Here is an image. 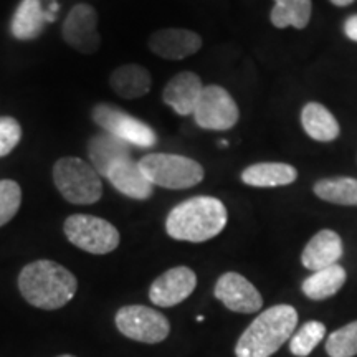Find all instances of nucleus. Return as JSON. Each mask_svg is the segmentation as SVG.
Returning a JSON list of instances; mask_svg holds the SVG:
<instances>
[{
	"mask_svg": "<svg viewBox=\"0 0 357 357\" xmlns=\"http://www.w3.org/2000/svg\"><path fill=\"white\" fill-rule=\"evenodd\" d=\"M17 283L24 300L45 311L66 306L78 291L77 276L53 260H37L25 265Z\"/></svg>",
	"mask_w": 357,
	"mask_h": 357,
	"instance_id": "f257e3e1",
	"label": "nucleus"
},
{
	"mask_svg": "<svg viewBox=\"0 0 357 357\" xmlns=\"http://www.w3.org/2000/svg\"><path fill=\"white\" fill-rule=\"evenodd\" d=\"M229 213L222 200L208 195L192 197L169 212L167 235L178 242L202 243L225 229Z\"/></svg>",
	"mask_w": 357,
	"mask_h": 357,
	"instance_id": "f03ea898",
	"label": "nucleus"
},
{
	"mask_svg": "<svg viewBox=\"0 0 357 357\" xmlns=\"http://www.w3.org/2000/svg\"><path fill=\"white\" fill-rule=\"evenodd\" d=\"M298 326V311L289 305L268 307L245 329L235 346L236 357H271L289 341Z\"/></svg>",
	"mask_w": 357,
	"mask_h": 357,
	"instance_id": "7ed1b4c3",
	"label": "nucleus"
},
{
	"mask_svg": "<svg viewBox=\"0 0 357 357\" xmlns=\"http://www.w3.org/2000/svg\"><path fill=\"white\" fill-rule=\"evenodd\" d=\"M137 164L151 184L171 190L190 189L200 184L205 176L197 160L178 154H147Z\"/></svg>",
	"mask_w": 357,
	"mask_h": 357,
	"instance_id": "20e7f679",
	"label": "nucleus"
},
{
	"mask_svg": "<svg viewBox=\"0 0 357 357\" xmlns=\"http://www.w3.org/2000/svg\"><path fill=\"white\" fill-rule=\"evenodd\" d=\"M53 182L65 200L75 205L96 204L102 195L101 176L79 158H61L53 166Z\"/></svg>",
	"mask_w": 357,
	"mask_h": 357,
	"instance_id": "39448f33",
	"label": "nucleus"
},
{
	"mask_svg": "<svg viewBox=\"0 0 357 357\" xmlns=\"http://www.w3.org/2000/svg\"><path fill=\"white\" fill-rule=\"evenodd\" d=\"M63 231L70 243L91 255H108L121 242V235L113 223L86 213L70 215L63 223Z\"/></svg>",
	"mask_w": 357,
	"mask_h": 357,
	"instance_id": "423d86ee",
	"label": "nucleus"
},
{
	"mask_svg": "<svg viewBox=\"0 0 357 357\" xmlns=\"http://www.w3.org/2000/svg\"><path fill=\"white\" fill-rule=\"evenodd\" d=\"M114 323L123 336L144 344L162 342L171 333V323L162 312L142 305L119 307L114 316Z\"/></svg>",
	"mask_w": 357,
	"mask_h": 357,
	"instance_id": "0eeeda50",
	"label": "nucleus"
},
{
	"mask_svg": "<svg viewBox=\"0 0 357 357\" xmlns=\"http://www.w3.org/2000/svg\"><path fill=\"white\" fill-rule=\"evenodd\" d=\"M192 116L197 126L207 131H229L238 123L240 111L225 88L211 84L204 86Z\"/></svg>",
	"mask_w": 357,
	"mask_h": 357,
	"instance_id": "6e6552de",
	"label": "nucleus"
},
{
	"mask_svg": "<svg viewBox=\"0 0 357 357\" xmlns=\"http://www.w3.org/2000/svg\"><path fill=\"white\" fill-rule=\"evenodd\" d=\"M91 118L102 131L113 134L129 146L153 147L158 142V134L153 128L111 105H96L91 111Z\"/></svg>",
	"mask_w": 357,
	"mask_h": 357,
	"instance_id": "1a4fd4ad",
	"label": "nucleus"
},
{
	"mask_svg": "<svg viewBox=\"0 0 357 357\" xmlns=\"http://www.w3.org/2000/svg\"><path fill=\"white\" fill-rule=\"evenodd\" d=\"M63 40L73 50L83 55H93L100 50L101 35L98 32V12L89 3H78L66 15Z\"/></svg>",
	"mask_w": 357,
	"mask_h": 357,
	"instance_id": "9d476101",
	"label": "nucleus"
},
{
	"mask_svg": "<svg viewBox=\"0 0 357 357\" xmlns=\"http://www.w3.org/2000/svg\"><path fill=\"white\" fill-rule=\"evenodd\" d=\"M213 294L227 310L242 314L258 312L263 306V298L243 275L229 271L217 280Z\"/></svg>",
	"mask_w": 357,
	"mask_h": 357,
	"instance_id": "9b49d317",
	"label": "nucleus"
},
{
	"mask_svg": "<svg viewBox=\"0 0 357 357\" xmlns=\"http://www.w3.org/2000/svg\"><path fill=\"white\" fill-rule=\"evenodd\" d=\"M197 288V275L189 266H176L158 276L149 288V300L159 307L181 305Z\"/></svg>",
	"mask_w": 357,
	"mask_h": 357,
	"instance_id": "f8f14e48",
	"label": "nucleus"
},
{
	"mask_svg": "<svg viewBox=\"0 0 357 357\" xmlns=\"http://www.w3.org/2000/svg\"><path fill=\"white\" fill-rule=\"evenodd\" d=\"M149 50L164 60H184L202 48L199 33L185 29H162L151 35Z\"/></svg>",
	"mask_w": 357,
	"mask_h": 357,
	"instance_id": "ddd939ff",
	"label": "nucleus"
},
{
	"mask_svg": "<svg viewBox=\"0 0 357 357\" xmlns=\"http://www.w3.org/2000/svg\"><path fill=\"white\" fill-rule=\"evenodd\" d=\"M202 89V79L192 71H181L167 82L162 91V100L178 116H190L194 114Z\"/></svg>",
	"mask_w": 357,
	"mask_h": 357,
	"instance_id": "4468645a",
	"label": "nucleus"
},
{
	"mask_svg": "<svg viewBox=\"0 0 357 357\" xmlns=\"http://www.w3.org/2000/svg\"><path fill=\"white\" fill-rule=\"evenodd\" d=\"M105 177L108 178L116 190L121 192L126 197L146 200L153 195L154 185L142 174L139 164L134 162L131 158H124L114 162Z\"/></svg>",
	"mask_w": 357,
	"mask_h": 357,
	"instance_id": "2eb2a0df",
	"label": "nucleus"
},
{
	"mask_svg": "<svg viewBox=\"0 0 357 357\" xmlns=\"http://www.w3.org/2000/svg\"><path fill=\"white\" fill-rule=\"evenodd\" d=\"M344 253L341 236L334 230H321L307 242L303 250L301 263L311 271H319L336 265Z\"/></svg>",
	"mask_w": 357,
	"mask_h": 357,
	"instance_id": "dca6fc26",
	"label": "nucleus"
},
{
	"mask_svg": "<svg viewBox=\"0 0 357 357\" xmlns=\"http://www.w3.org/2000/svg\"><path fill=\"white\" fill-rule=\"evenodd\" d=\"M53 20H55V15L45 10L40 0H22L12 17V35L24 42L33 40L42 33L43 26Z\"/></svg>",
	"mask_w": 357,
	"mask_h": 357,
	"instance_id": "f3484780",
	"label": "nucleus"
},
{
	"mask_svg": "<svg viewBox=\"0 0 357 357\" xmlns=\"http://www.w3.org/2000/svg\"><path fill=\"white\" fill-rule=\"evenodd\" d=\"M109 86L119 98L137 100L146 96L153 86V78L144 66L128 63L118 66L109 77Z\"/></svg>",
	"mask_w": 357,
	"mask_h": 357,
	"instance_id": "a211bd4d",
	"label": "nucleus"
},
{
	"mask_svg": "<svg viewBox=\"0 0 357 357\" xmlns=\"http://www.w3.org/2000/svg\"><path fill=\"white\" fill-rule=\"evenodd\" d=\"M88 155L91 160V166L100 176L105 177L108 169L114 162L124 158H131L129 155V144L113 136L109 132L95 134L91 139L88 141Z\"/></svg>",
	"mask_w": 357,
	"mask_h": 357,
	"instance_id": "6ab92c4d",
	"label": "nucleus"
},
{
	"mask_svg": "<svg viewBox=\"0 0 357 357\" xmlns=\"http://www.w3.org/2000/svg\"><path fill=\"white\" fill-rule=\"evenodd\" d=\"M240 177L252 187H281L296 182L298 171L284 162H258L245 167Z\"/></svg>",
	"mask_w": 357,
	"mask_h": 357,
	"instance_id": "aec40b11",
	"label": "nucleus"
},
{
	"mask_svg": "<svg viewBox=\"0 0 357 357\" xmlns=\"http://www.w3.org/2000/svg\"><path fill=\"white\" fill-rule=\"evenodd\" d=\"M301 124L311 139L319 142H331L341 134L337 119L321 102L311 101L301 111Z\"/></svg>",
	"mask_w": 357,
	"mask_h": 357,
	"instance_id": "412c9836",
	"label": "nucleus"
},
{
	"mask_svg": "<svg viewBox=\"0 0 357 357\" xmlns=\"http://www.w3.org/2000/svg\"><path fill=\"white\" fill-rule=\"evenodd\" d=\"M347 280L346 270L341 265H333L324 270L314 271L311 276L303 281V293L312 301H324L336 294L344 287Z\"/></svg>",
	"mask_w": 357,
	"mask_h": 357,
	"instance_id": "4be33fe9",
	"label": "nucleus"
},
{
	"mask_svg": "<svg viewBox=\"0 0 357 357\" xmlns=\"http://www.w3.org/2000/svg\"><path fill=\"white\" fill-rule=\"evenodd\" d=\"M312 3L311 0H275L270 19L276 29H306L311 20Z\"/></svg>",
	"mask_w": 357,
	"mask_h": 357,
	"instance_id": "5701e85b",
	"label": "nucleus"
},
{
	"mask_svg": "<svg viewBox=\"0 0 357 357\" xmlns=\"http://www.w3.org/2000/svg\"><path fill=\"white\" fill-rule=\"evenodd\" d=\"M314 194L321 200L329 204L357 207V178L331 177L318 181L312 187Z\"/></svg>",
	"mask_w": 357,
	"mask_h": 357,
	"instance_id": "b1692460",
	"label": "nucleus"
},
{
	"mask_svg": "<svg viewBox=\"0 0 357 357\" xmlns=\"http://www.w3.org/2000/svg\"><path fill=\"white\" fill-rule=\"evenodd\" d=\"M326 336V326L319 321H307L298 329L289 342V351L296 357H307Z\"/></svg>",
	"mask_w": 357,
	"mask_h": 357,
	"instance_id": "393cba45",
	"label": "nucleus"
},
{
	"mask_svg": "<svg viewBox=\"0 0 357 357\" xmlns=\"http://www.w3.org/2000/svg\"><path fill=\"white\" fill-rule=\"evenodd\" d=\"M326 352L331 357L357 356V321L346 324L329 334L326 341Z\"/></svg>",
	"mask_w": 357,
	"mask_h": 357,
	"instance_id": "a878e982",
	"label": "nucleus"
},
{
	"mask_svg": "<svg viewBox=\"0 0 357 357\" xmlns=\"http://www.w3.org/2000/svg\"><path fill=\"white\" fill-rule=\"evenodd\" d=\"M22 205V187L15 181H0V227L7 225L17 215Z\"/></svg>",
	"mask_w": 357,
	"mask_h": 357,
	"instance_id": "bb28decb",
	"label": "nucleus"
},
{
	"mask_svg": "<svg viewBox=\"0 0 357 357\" xmlns=\"http://www.w3.org/2000/svg\"><path fill=\"white\" fill-rule=\"evenodd\" d=\"M22 139V126L15 118L2 116L0 118V158H6L15 149Z\"/></svg>",
	"mask_w": 357,
	"mask_h": 357,
	"instance_id": "cd10ccee",
	"label": "nucleus"
},
{
	"mask_svg": "<svg viewBox=\"0 0 357 357\" xmlns=\"http://www.w3.org/2000/svg\"><path fill=\"white\" fill-rule=\"evenodd\" d=\"M344 33L352 42H357V13L344 22Z\"/></svg>",
	"mask_w": 357,
	"mask_h": 357,
	"instance_id": "c85d7f7f",
	"label": "nucleus"
},
{
	"mask_svg": "<svg viewBox=\"0 0 357 357\" xmlns=\"http://www.w3.org/2000/svg\"><path fill=\"white\" fill-rule=\"evenodd\" d=\"M329 2L334 3L336 7H347V6H351L354 0H329Z\"/></svg>",
	"mask_w": 357,
	"mask_h": 357,
	"instance_id": "c756f323",
	"label": "nucleus"
},
{
	"mask_svg": "<svg viewBox=\"0 0 357 357\" xmlns=\"http://www.w3.org/2000/svg\"><path fill=\"white\" fill-rule=\"evenodd\" d=\"M58 357H77V356H71V354H61V356H58Z\"/></svg>",
	"mask_w": 357,
	"mask_h": 357,
	"instance_id": "7c9ffc66",
	"label": "nucleus"
}]
</instances>
